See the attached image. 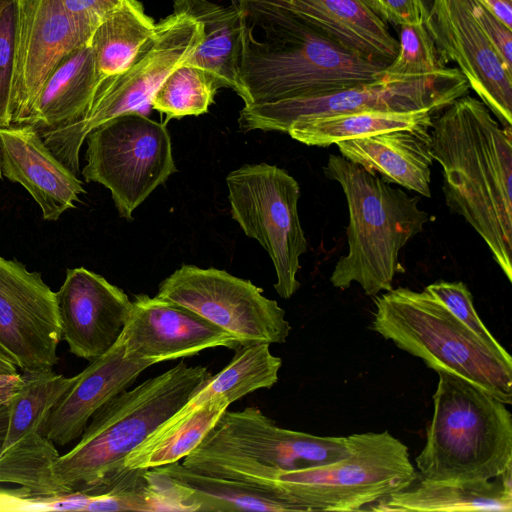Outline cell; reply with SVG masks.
I'll use <instances>...</instances> for the list:
<instances>
[{"mask_svg":"<svg viewBox=\"0 0 512 512\" xmlns=\"http://www.w3.org/2000/svg\"><path fill=\"white\" fill-rule=\"evenodd\" d=\"M97 26L67 11L61 0H21L11 91L12 124H22L46 79Z\"/></svg>","mask_w":512,"mask_h":512,"instance_id":"16","label":"cell"},{"mask_svg":"<svg viewBox=\"0 0 512 512\" xmlns=\"http://www.w3.org/2000/svg\"><path fill=\"white\" fill-rule=\"evenodd\" d=\"M24 507V493L21 489L16 491L0 490V510H22Z\"/></svg>","mask_w":512,"mask_h":512,"instance_id":"41","label":"cell"},{"mask_svg":"<svg viewBox=\"0 0 512 512\" xmlns=\"http://www.w3.org/2000/svg\"><path fill=\"white\" fill-rule=\"evenodd\" d=\"M76 378L77 375L65 377L52 368L23 371L9 398L8 428L3 449L30 433L40 432L47 415Z\"/></svg>","mask_w":512,"mask_h":512,"instance_id":"31","label":"cell"},{"mask_svg":"<svg viewBox=\"0 0 512 512\" xmlns=\"http://www.w3.org/2000/svg\"><path fill=\"white\" fill-rule=\"evenodd\" d=\"M118 340L129 360L152 365L190 357L215 347L237 349V341L194 311L148 295H135Z\"/></svg>","mask_w":512,"mask_h":512,"instance_id":"17","label":"cell"},{"mask_svg":"<svg viewBox=\"0 0 512 512\" xmlns=\"http://www.w3.org/2000/svg\"><path fill=\"white\" fill-rule=\"evenodd\" d=\"M155 30L156 23L138 0H122L109 12L89 41L100 82L125 70Z\"/></svg>","mask_w":512,"mask_h":512,"instance_id":"29","label":"cell"},{"mask_svg":"<svg viewBox=\"0 0 512 512\" xmlns=\"http://www.w3.org/2000/svg\"><path fill=\"white\" fill-rule=\"evenodd\" d=\"M434 115L428 110H420L412 112L360 111L303 116L292 121L285 133L305 145L327 147L341 141L393 130L430 131Z\"/></svg>","mask_w":512,"mask_h":512,"instance_id":"27","label":"cell"},{"mask_svg":"<svg viewBox=\"0 0 512 512\" xmlns=\"http://www.w3.org/2000/svg\"><path fill=\"white\" fill-rule=\"evenodd\" d=\"M473 13L498 56L512 70V29L476 0H473Z\"/></svg>","mask_w":512,"mask_h":512,"instance_id":"38","label":"cell"},{"mask_svg":"<svg viewBox=\"0 0 512 512\" xmlns=\"http://www.w3.org/2000/svg\"><path fill=\"white\" fill-rule=\"evenodd\" d=\"M418 475L437 482L492 480L512 470V415L506 404L439 371Z\"/></svg>","mask_w":512,"mask_h":512,"instance_id":"5","label":"cell"},{"mask_svg":"<svg viewBox=\"0 0 512 512\" xmlns=\"http://www.w3.org/2000/svg\"><path fill=\"white\" fill-rule=\"evenodd\" d=\"M2 176L22 185L47 221L74 208L85 193L82 181L47 147L40 132L28 124L0 128Z\"/></svg>","mask_w":512,"mask_h":512,"instance_id":"19","label":"cell"},{"mask_svg":"<svg viewBox=\"0 0 512 512\" xmlns=\"http://www.w3.org/2000/svg\"><path fill=\"white\" fill-rule=\"evenodd\" d=\"M512 470L492 480L437 482L418 475L409 487L395 492L369 510L380 512H458L512 510Z\"/></svg>","mask_w":512,"mask_h":512,"instance_id":"24","label":"cell"},{"mask_svg":"<svg viewBox=\"0 0 512 512\" xmlns=\"http://www.w3.org/2000/svg\"><path fill=\"white\" fill-rule=\"evenodd\" d=\"M370 329L429 368L512 404V358L468 329L433 295L398 287L376 295Z\"/></svg>","mask_w":512,"mask_h":512,"instance_id":"6","label":"cell"},{"mask_svg":"<svg viewBox=\"0 0 512 512\" xmlns=\"http://www.w3.org/2000/svg\"><path fill=\"white\" fill-rule=\"evenodd\" d=\"M18 374L17 366L12 358L0 346V377Z\"/></svg>","mask_w":512,"mask_h":512,"instance_id":"42","label":"cell"},{"mask_svg":"<svg viewBox=\"0 0 512 512\" xmlns=\"http://www.w3.org/2000/svg\"><path fill=\"white\" fill-rule=\"evenodd\" d=\"M99 83L93 52L86 44L53 70L22 124L41 131L77 120L89 107Z\"/></svg>","mask_w":512,"mask_h":512,"instance_id":"26","label":"cell"},{"mask_svg":"<svg viewBox=\"0 0 512 512\" xmlns=\"http://www.w3.org/2000/svg\"><path fill=\"white\" fill-rule=\"evenodd\" d=\"M56 293L59 319L69 351L93 360L118 340L132 310L119 287L84 267L69 268Z\"/></svg>","mask_w":512,"mask_h":512,"instance_id":"18","label":"cell"},{"mask_svg":"<svg viewBox=\"0 0 512 512\" xmlns=\"http://www.w3.org/2000/svg\"><path fill=\"white\" fill-rule=\"evenodd\" d=\"M240 14L244 106L329 94L383 76L388 65L315 32L288 0H231Z\"/></svg>","mask_w":512,"mask_h":512,"instance_id":"1","label":"cell"},{"mask_svg":"<svg viewBox=\"0 0 512 512\" xmlns=\"http://www.w3.org/2000/svg\"><path fill=\"white\" fill-rule=\"evenodd\" d=\"M2 178H3V176H2V173H1V169H0V180H1Z\"/></svg>","mask_w":512,"mask_h":512,"instance_id":"44","label":"cell"},{"mask_svg":"<svg viewBox=\"0 0 512 512\" xmlns=\"http://www.w3.org/2000/svg\"><path fill=\"white\" fill-rule=\"evenodd\" d=\"M191 452L228 455L276 472L329 464L350 454L347 437L316 436L278 426L257 407L226 409Z\"/></svg>","mask_w":512,"mask_h":512,"instance_id":"13","label":"cell"},{"mask_svg":"<svg viewBox=\"0 0 512 512\" xmlns=\"http://www.w3.org/2000/svg\"><path fill=\"white\" fill-rule=\"evenodd\" d=\"M72 15L98 25L122 0H61Z\"/></svg>","mask_w":512,"mask_h":512,"instance_id":"39","label":"cell"},{"mask_svg":"<svg viewBox=\"0 0 512 512\" xmlns=\"http://www.w3.org/2000/svg\"><path fill=\"white\" fill-rule=\"evenodd\" d=\"M323 172L340 184L349 214L348 252L335 264L331 284L345 290L355 282L368 296L391 290L400 250L424 230L429 214L419 208L418 197L342 155L331 154Z\"/></svg>","mask_w":512,"mask_h":512,"instance_id":"4","label":"cell"},{"mask_svg":"<svg viewBox=\"0 0 512 512\" xmlns=\"http://www.w3.org/2000/svg\"><path fill=\"white\" fill-rule=\"evenodd\" d=\"M219 86L204 70L184 62L173 69L160 84L150 105L170 119L200 115L214 102Z\"/></svg>","mask_w":512,"mask_h":512,"instance_id":"33","label":"cell"},{"mask_svg":"<svg viewBox=\"0 0 512 512\" xmlns=\"http://www.w3.org/2000/svg\"><path fill=\"white\" fill-rule=\"evenodd\" d=\"M202 39L200 22L173 11L156 24L154 35L125 70L99 83L89 107L77 120L39 131L47 147L77 175L87 135L111 119L150 104L167 75L192 55Z\"/></svg>","mask_w":512,"mask_h":512,"instance_id":"8","label":"cell"},{"mask_svg":"<svg viewBox=\"0 0 512 512\" xmlns=\"http://www.w3.org/2000/svg\"><path fill=\"white\" fill-rule=\"evenodd\" d=\"M20 12L21 0H0V128L12 124L10 103Z\"/></svg>","mask_w":512,"mask_h":512,"instance_id":"35","label":"cell"},{"mask_svg":"<svg viewBox=\"0 0 512 512\" xmlns=\"http://www.w3.org/2000/svg\"><path fill=\"white\" fill-rule=\"evenodd\" d=\"M445 67L422 22L400 26L397 55L384 71L396 75H424Z\"/></svg>","mask_w":512,"mask_h":512,"instance_id":"34","label":"cell"},{"mask_svg":"<svg viewBox=\"0 0 512 512\" xmlns=\"http://www.w3.org/2000/svg\"><path fill=\"white\" fill-rule=\"evenodd\" d=\"M425 290L439 300L449 312L468 329L497 350L504 347L491 334L477 314L473 296L462 281H437L429 284Z\"/></svg>","mask_w":512,"mask_h":512,"instance_id":"36","label":"cell"},{"mask_svg":"<svg viewBox=\"0 0 512 512\" xmlns=\"http://www.w3.org/2000/svg\"><path fill=\"white\" fill-rule=\"evenodd\" d=\"M59 456L51 440L40 432L30 433L0 453V483L19 485L31 499L62 496L53 473Z\"/></svg>","mask_w":512,"mask_h":512,"instance_id":"32","label":"cell"},{"mask_svg":"<svg viewBox=\"0 0 512 512\" xmlns=\"http://www.w3.org/2000/svg\"><path fill=\"white\" fill-rule=\"evenodd\" d=\"M350 454L339 461L294 471L261 467L255 485L311 511L369 510L418 478L408 447L388 431L347 436Z\"/></svg>","mask_w":512,"mask_h":512,"instance_id":"7","label":"cell"},{"mask_svg":"<svg viewBox=\"0 0 512 512\" xmlns=\"http://www.w3.org/2000/svg\"><path fill=\"white\" fill-rule=\"evenodd\" d=\"M211 376L206 367L181 361L132 389H125L99 408L79 442L53 464L63 495L106 493L130 471L124 463L132 451Z\"/></svg>","mask_w":512,"mask_h":512,"instance_id":"3","label":"cell"},{"mask_svg":"<svg viewBox=\"0 0 512 512\" xmlns=\"http://www.w3.org/2000/svg\"><path fill=\"white\" fill-rule=\"evenodd\" d=\"M281 366V358L272 354L269 344L240 346L228 365L212 375L197 393L157 428L178 422L211 400L225 399L231 404L259 389H269L278 382Z\"/></svg>","mask_w":512,"mask_h":512,"instance_id":"28","label":"cell"},{"mask_svg":"<svg viewBox=\"0 0 512 512\" xmlns=\"http://www.w3.org/2000/svg\"><path fill=\"white\" fill-rule=\"evenodd\" d=\"M315 32L362 57L390 64L398 41L363 0H288Z\"/></svg>","mask_w":512,"mask_h":512,"instance_id":"22","label":"cell"},{"mask_svg":"<svg viewBox=\"0 0 512 512\" xmlns=\"http://www.w3.org/2000/svg\"><path fill=\"white\" fill-rule=\"evenodd\" d=\"M384 22L396 26L424 22L428 8L424 0H363Z\"/></svg>","mask_w":512,"mask_h":512,"instance_id":"37","label":"cell"},{"mask_svg":"<svg viewBox=\"0 0 512 512\" xmlns=\"http://www.w3.org/2000/svg\"><path fill=\"white\" fill-rule=\"evenodd\" d=\"M150 366L149 362L127 359L121 342L117 340L106 353L93 359L77 375L75 382L47 415L40 433L59 446L76 440L93 414L128 389Z\"/></svg>","mask_w":512,"mask_h":512,"instance_id":"20","label":"cell"},{"mask_svg":"<svg viewBox=\"0 0 512 512\" xmlns=\"http://www.w3.org/2000/svg\"><path fill=\"white\" fill-rule=\"evenodd\" d=\"M468 91L469 85L458 68L445 67L424 75H396L384 71L376 80L329 94L244 106L238 124L243 132L285 133L292 121L303 116L420 110L438 114Z\"/></svg>","mask_w":512,"mask_h":512,"instance_id":"9","label":"cell"},{"mask_svg":"<svg viewBox=\"0 0 512 512\" xmlns=\"http://www.w3.org/2000/svg\"><path fill=\"white\" fill-rule=\"evenodd\" d=\"M164 475L180 511H272L305 510L260 486L203 474L180 462L154 467Z\"/></svg>","mask_w":512,"mask_h":512,"instance_id":"23","label":"cell"},{"mask_svg":"<svg viewBox=\"0 0 512 512\" xmlns=\"http://www.w3.org/2000/svg\"><path fill=\"white\" fill-rule=\"evenodd\" d=\"M226 184L233 219L266 250L276 272L274 288L289 299L300 287L299 258L307 251L298 182L284 169L260 163L230 172Z\"/></svg>","mask_w":512,"mask_h":512,"instance_id":"11","label":"cell"},{"mask_svg":"<svg viewBox=\"0 0 512 512\" xmlns=\"http://www.w3.org/2000/svg\"><path fill=\"white\" fill-rule=\"evenodd\" d=\"M8 417H9V399L0 403V453L2 452L6 434H7Z\"/></svg>","mask_w":512,"mask_h":512,"instance_id":"43","label":"cell"},{"mask_svg":"<svg viewBox=\"0 0 512 512\" xmlns=\"http://www.w3.org/2000/svg\"><path fill=\"white\" fill-rule=\"evenodd\" d=\"M173 11L189 15L203 27L201 43L185 62L207 72L219 88H230L242 98L238 9L232 4L226 7L209 0H175Z\"/></svg>","mask_w":512,"mask_h":512,"instance_id":"25","label":"cell"},{"mask_svg":"<svg viewBox=\"0 0 512 512\" xmlns=\"http://www.w3.org/2000/svg\"><path fill=\"white\" fill-rule=\"evenodd\" d=\"M82 176L111 192L122 218L134 210L171 174L177 171L165 123L140 112H129L92 130Z\"/></svg>","mask_w":512,"mask_h":512,"instance_id":"10","label":"cell"},{"mask_svg":"<svg viewBox=\"0 0 512 512\" xmlns=\"http://www.w3.org/2000/svg\"><path fill=\"white\" fill-rule=\"evenodd\" d=\"M431 152L442 167L449 209L487 244L512 281V129L464 95L433 118Z\"/></svg>","mask_w":512,"mask_h":512,"instance_id":"2","label":"cell"},{"mask_svg":"<svg viewBox=\"0 0 512 512\" xmlns=\"http://www.w3.org/2000/svg\"><path fill=\"white\" fill-rule=\"evenodd\" d=\"M424 25L444 65L452 61L502 126L512 125V70L486 38L473 0H432Z\"/></svg>","mask_w":512,"mask_h":512,"instance_id":"15","label":"cell"},{"mask_svg":"<svg viewBox=\"0 0 512 512\" xmlns=\"http://www.w3.org/2000/svg\"><path fill=\"white\" fill-rule=\"evenodd\" d=\"M341 155L384 182L431 197V135L401 129L336 143Z\"/></svg>","mask_w":512,"mask_h":512,"instance_id":"21","label":"cell"},{"mask_svg":"<svg viewBox=\"0 0 512 512\" xmlns=\"http://www.w3.org/2000/svg\"><path fill=\"white\" fill-rule=\"evenodd\" d=\"M512 29V0H476Z\"/></svg>","mask_w":512,"mask_h":512,"instance_id":"40","label":"cell"},{"mask_svg":"<svg viewBox=\"0 0 512 512\" xmlns=\"http://www.w3.org/2000/svg\"><path fill=\"white\" fill-rule=\"evenodd\" d=\"M225 399L197 407L178 422L155 429L125 460L127 470L150 469L183 460L194 450L228 409Z\"/></svg>","mask_w":512,"mask_h":512,"instance_id":"30","label":"cell"},{"mask_svg":"<svg viewBox=\"0 0 512 512\" xmlns=\"http://www.w3.org/2000/svg\"><path fill=\"white\" fill-rule=\"evenodd\" d=\"M182 305L229 333L240 346L283 344L291 332L285 311L250 280L224 270L183 265L156 295Z\"/></svg>","mask_w":512,"mask_h":512,"instance_id":"12","label":"cell"},{"mask_svg":"<svg viewBox=\"0 0 512 512\" xmlns=\"http://www.w3.org/2000/svg\"><path fill=\"white\" fill-rule=\"evenodd\" d=\"M61 340L56 293L39 272L0 255V346L23 371L46 369Z\"/></svg>","mask_w":512,"mask_h":512,"instance_id":"14","label":"cell"}]
</instances>
